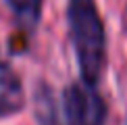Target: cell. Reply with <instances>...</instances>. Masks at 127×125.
I'll use <instances>...</instances> for the list:
<instances>
[{
  "label": "cell",
  "mask_w": 127,
  "mask_h": 125,
  "mask_svg": "<svg viewBox=\"0 0 127 125\" xmlns=\"http://www.w3.org/2000/svg\"><path fill=\"white\" fill-rule=\"evenodd\" d=\"M67 19L81 81L96 86L106 65V35L96 0H69Z\"/></svg>",
  "instance_id": "6da1fadb"
},
{
  "label": "cell",
  "mask_w": 127,
  "mask_h": 125,
  "mask_svg": "<svg viewBox=\"0 0 127 125\" xmlns=\"http://www.w3.org/2000/svg\"><path fill=\"white\" fill-rule=\"evenodd\" d=\"M67 125H104L106 104L102 96L86 81H73L63 96Z\"/></svg>",
  "instance_id": "7a4b0ae2"
},
{
  "label": "cell",
  "mask_w": 127,
  "mask_h": 125,
  "mask_svg": "<svg viewBox=\"0 0 127 125\" xmlns=\"http://www.w3.org/2000/svg\"><path fill=\"white\" fill-rule=\"evenodd\" d=\"M25 104V92L19 75L8 62L0 61V117L15 115Z\"/></svg>",
  "instance_id": "3957f363"
},
{
  "label": "cell",
  "mask_w": 127,
  "mask_h": 125,
  "mask_svg": "<svg viewBox=\"0 0 127 125\" xmlns=\"http://www.w3.org/2000/svg\"><path fill=\"white\" fill-rule=\"evenodd\" d=\"M6 4L13 8V13L23 25H27L29 29L35 27L42 13V0H6Z\"/></svg>",
  "instance_id": "277c9868"
}]
</instances>
